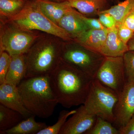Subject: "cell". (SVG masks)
<instances>
[{
	"label": "cell",
	"instance_id": "obj_1",
	"mask_svg": "<svg viewBox=\"0 0 134 134\" xmlns=\"http://www.w3.org/2000/svg\"><path fill=\"white\" fill-rule=\"evenodd\" d=\"M94 79L62 59L49 76L58 103L66 108L83 104Z\"/></svg>",
	"mask_w": 134,
	"mask_h": 134
},
{
	"label": "cell",
	"instance_id": "obj_2",
	"mask_svg": "<svg viewBox=\"0 0 134 134\" xmlns=\"http://www.w3.org/2000/svg\"><path fill=\"white\" fill-rule=\"evenodd\" d=\"M18 88L25 107L32 115L42 119L53 115L59 103L49 76L25 78Z\"/></svg>",
	"mask_w": 134,
	"mask_h": 134
},
{
	"label": "cell",
	"instance_id": "obj_3",
	"mask_svg": "<svg viewBox=\"0 0 134 134\" xmlns=\"http://www.w3.org/2000/svg\"><path fill=\"white\" fill-rule=\"evenodd\" d=\"M8 19V22L14 27L23 30L30 31L38 30L63 40L72 39L68 34L45 15L36 1L25 4L19 12Z\"/></svg>",
	"mask_w": 134,
	"mask_h": 134
},
{
	"label": "cell",
	"instance_id": "obj_4",
	"mask_svg": "<svg viewBox=\"0 0 134 134\" xmlns=\"http://www.w3.org/2000/svg\"><path fill=\"white\" fill-rule=\"evenodd\" d=\"M63 50L54 43L45 41L31 47L26 56V78L49 76L61 60Z\"/></svg>",
	"mask_w": 134,
	"mask_h": 134
},
{
	"label": "cell",
	"instance_id": "obj_5",
	"mask_svg": "<svg viewBox=\"0 0 134 134\" xmlns=\"http://www.w3.org/2000/svg\"><path fill=\"white\" fill-rule=\"evenodd\" d=\"M119 98L117 93L94 78L86 100L83 105L89 113L113 123L114 110Z\"/></svg>",
	"mask_w": 134,
	"mask_h": 134
},
{
	"label": "cell",
	"instance_id": "obj_6",
	"mask_svg": "<svg viewBox=\"0 0 134 134\" xmlns=\"http://www.w3.org/2000/svg\"><path fill=\"white\" fill-rule=\"evenodd\" d=\"M95 78L119 96L126 85L122 57H105Z\"/></svg>",
	"mask_w": 134,
	"mask_h": 134
},
{
	"label": "cell",
	"instance_id": "obj_7",
	"mask_svg": "<svg viewBox=\"0 0 134 134\" xmlns=\"http://www.w3.org/2000/svg\"><path fill=\"white\" fill-rule=\"evenodd\" d=\"M104 58L99 53L82 47H69L63 50L61 59L95 78Z\"/></svg>",
	"mask_w": 134,
	"mask_h": 134
},
{
	"label": "cell",
	"instance_id": "obj_8",
	"mask_svg": "<svg viewBox=\"0 0 134 134\" xmlns=\"http://www.w3.org/2000/svg\"><path fill=\"white\" fill-rule=\"evenodd\" d=\"M5 30L1 37V53L7 52L10 56L28 52L38 36L31 32L17 28Z\"/></svg>",
	"mask_w": 134,
	"mask_h": 134
},
{
	"label": "cell",
	"instance_id": "obj_9",
	"mask_svg": "<svg viewBox=\"0 0 134 134\" xmlns=\"http://www.w3.org/2000/svg\"><path fill=\"white\" fill-rule=\"evenodd\" d=\"M134 114V82L126 83L119 96L113 125L118 130L125 126Z\"/></svg>",
	"mask_w": 134,
	"mask_h": 134
},
{
	"label": "cell",
	"instance_id": "obj_10",
	"mask_svg": "<svg viewBox=\"0 0 134 134\" xmlns=\"http://www.w3.org/2000/svg\"><path fill=\"white\" fill-rule=\"evenodd\" d=\"M97 118V115L89 113L82 105L67 120L59 134H85L93 126Z\"/></svg>",
	"mask_w": 134,
	"mask_h": 134
},
{
	"label": "cell",
	"instance_id": "obj_11",
	"mask_svg": "<svg viewBox=\"0 0 134 134\" xmlns=\"http://www.w3.org/2000/svg\"><path fill=\"white\" fill-rule=\"evenodd\" d=\"M0 104L18 112L26 119L32 115L25 107L18 86L6 83L0 85Z\"/></svg>",
	"mask_w": 134,
	"mask_h": 134
},
{
	"label": "cell",
	"instance_id": "obj_12",
	"mask_svg": "<svg viewBox=\"0 0 134 134\" xmlns=\"http://www.w3.org/2000/svg\"><path fill=\"white\" fill-rule=\"evenodd\" d=\"M109 30L107 29H89L77 38L76 40L83 47L94 52L100 53Z\"/></svg>",
	"mask_w": 134,
	"mask_h": 134
},
{
	"label": "cell",
	"instance_id": "obj_13",
	"mask_svg": "<svg viewBox=\"0 0 134 134\" xmlns=\"http://www.w3.org/2000/svg\"><path fill=\"white\" fill-rule=\"evenodd\" d=\"M58 25L71 37L76 38L90 29L80 18L79 12L73 8L61 19Z\"/></svg>",
	"mask_w": 134,
	"mask_h": 134
},
{
	"label": "cell",
	"instance_id": "obj_14",
	"mask_svg": "<svg viewBox=\"0 0 134 134\" xmlns=\"http://www.w3.org/2000/svg\"><path fill=\"white\" fill-rule=\"evenodd\" d=\"M11 62L5 83L18 86L26 78L27 73L26 56L24 54L11 56Z\"/></svg>",
	"mask_w": 134,
	"mask_h": 134
},
{
	"label": "cell",
	"instance_id": "obj_15",
	"mask_svg": "<svg viewBox=\"0 0 134 134\" xmlns=\"http://www.w3.org/2000/svg\"><path fill=\"white\" fill-rule=\"evenodd\" d=\"M128 51L127 45L118 36L117 26L110 29L104 44L100 50V54L105 57H123Z\"/></svg>",
	"mask_w": 134,
	"mask_h": 134
},
{
	"label": "cell",
	"instance_id": "obj_16",
	"mask_svg": "<svg viewBox=\"0 0 134 134\" xmlns=\"http://www.w3.org/2000/svg\"><path fill=\"white\" fill-rule=\"evenodd\" d=\"M40 9L46 16L58 25L61 19L73 8L66 1L57 3L48 0H36Z\"/></svg>",
	"mask_w": 134,
	"mask_h": 134
},
{
	"label": "cell",
	"instance_id": "obj_17",
	"mask_svg": "<svg viewBox=\"0 0 134 134\" xmlns=\"http://www.w3.org/2000/svg\"><path fill=\"white\" fill-rule=\"evenodd\" d=\"M35 117V115H31L3 134H37L48 126L44 122H37Z\"/></svg>",
	"mask_w": 134,
	"mask_h": 134
},
{
	"label": "cell",
	"instance_id": "obj_18",
	"mask_svg": "<svg viewBox=\"0 0 134 134\" xmlns=\"http://www.w3.org/2000/svg\"><path fill=\"white\" fill-rule=\"evenodd\" d=\"M71 7L84 15H98L107 0H66Z\"/></svg>",
	"mask_w": 134,
	"mask_h": 134
},
{
	"label": "cell",
	"instance_id": "obj_19",
	"mask_svg": "<svg viewBox=\"0 0 134 134\" xmlns=\"http://www.w3.org/2000/svg\"><path fill=\"white\" fill-rule=\"evenodd\" d=\"M26 119L21 113L0 104V134Z\"/></svg>",
	"mask_w": 134,
	"mask_h": 134
},
{
	"label": "cell",
	"instance_id": "obj_20",
	"mask_svg": "<svg viewBox=\"0 0 134 134\" xmlns=\"http://www.w3.org/2000/svg\"><path fill=\"white\" fill-rule=\"evenodd\" d=\"M134 9V0H125L108 9L103 10L99 12H106L111 15L116 20L117 25L121 23L126 15Z\"/></svg>",
	"mask_w": 134,
	"mask_h": 134
},
{
	"label": "cell",
	"instance_id": "obj_21",
	"mask_svg": "<svg viewBox=\"0 0 134 134\" xmlns=\"http://www.w3.org/2000/svg\"><path fill=\"white\" fill-rule=\"evenodd\" d=\"M25 5L24 0H0L1 15L8 18L17 14Z\"/></svg>",
	"mask_w": 134,
	"mask_h": 134
},
{
	"label": "cell",
	"instance_id": "obj_22",
	"mask_svg": "<svg viewBox=\"0 0 134 134\" xmlns=\"http://www.w3.org/2000/svg\"><path fill=\"white\" fill-rule=\"evenodd\" d=\"M85 134H120V132L112 123L101 117H97L93 126Z\"/></svg>",
	"mask_w": 134,
	"mask_h": 134
},
{
	"label": "cell",
	"instance_id": "obj_23",
	"mask_svg": "<svg viewBox=\"0 0 134 134\" xmlns=\"http://www.w3.org/2000/svg\"><path fill=\"white\" fill-rule=\"evenodd\" d=\"M76 110L70 111L63 110L60 113L58 121L52 126L47 127L39 131L37 134H59L62 128L67 121V119L70 115L76 112Z\"/></svg>",
	"mask_w": 134,
	"mask_h": 134
},
{
	"label": "cell",
	"instance_id": "obj_24",
	"mask_svg": "<svg viewBox=\"0 0 134 134\" xmlns=\"http://www.w3.org/2000/svg\"><path fill=\"white\" fill-rule=\"evenodd\" d=\"M126 83L134 82V51H127L123 57Z\"/></svg>",
	"mask_w": 134,
	"mask_h": 134
},
{
	"label": "cell",
	"instance_id": "obj_25",
	"mask_svg": "<svg viewBox=\"0 0 134 134\" xmlns=\"http://www.w3.org/2000/svg\"><path fill=\"white\" fill-rule=\"evenodd\" d=\"M11 56L6 52L1 53L0 55V85L4 83L5 77L11 62Z\"/></svg>",
	"mask_w": 134,
	"mask_h": 134
},
{
	"label": "cell",
	"instance_id": "obj_26",
	"mask_svg": "<svg viewBox=\"0 0 134 134\" xmlns=\"http://www.w3.org/2000/svg\"><path fill=\"white\" fill-rule=\"evenodd\" d=\"M97 15L99 21L106 29L110 30L117 26L116 20L110 14L106 12H99Z\"/></svg>",
	"mask_w": 134,
	"mask_h": 134
},
{
	"label": "cell",
	"instance_id": "obj_27",
	"mask_svg": "<svg viewBox=\"0 0 134 134\" xmlns=\"http://www.w3.org/2000/svg\"><path fill=\"white\" fill-rule=\"evenodd\" d=\"M117 33L119 37L125 44H127L132 37L134 32L126 27L122 23L117 25Z\"/></svg>",
	"mask_w": 134,
	"mask_h": 134
},
{
	"label": "cell",
	"instance_id": "obj_28",
	"mask_svg": "<svg viewBox=\"0 0 134 134\" xmlns=\"http://www.w3.org/2000/svg\"><path fill=\"white\" fill-rule=\"evenodd\" d=\"M79 15L81 18L85 23L87 26H88L90 29H104L105 28L101 24L98 19L95 18H89L84 15L81 14L79 12Z\"/></svg>",
	"mask_w": 134,
	"mask_h": 134
},
{
	"label": "cell",
	"instance_id": "obj_29",
	"mask_svg": "<svg viewBox=\"0 0 134 134\" xmlns=\"http://www.w3.org/2000/svg\"><path fill=\"white\" fill-rule=\"evenodd\" d=\"M120 134H134V114L126 124L119 130Z\"/></svg>",
	"mask_w": 134,
	"mask_h": 134
},
{
	"label": "cell",
	"instance_id": "obj_30",
	"mask_svg": "<svg viewBox=\"0 0 134 134\" xmlns=\"http://www.w3.org/2000/svg\"><path fill=\"white\" fill-rule=\"evenodd\" d=\"M121 23L134 32V9L126 15Z\"/></svg>",
	"mask_w": 134,
	"mask_h": 134
},
{
	"label": "cell",
	"instance_id": "obj_31",
	"mask_svg": "<svg viewBox=\"0 0 134 134\" xmlns=\"http://www.w3.org/2000/svg\"><path fill=\"white\" fill-rule=\"evenodd\" d=\"M128 50L134 51V34L127 44Z\"/></svg>",
	"mask_w": 134,
	"mask_h": 134
}]
</instances>
